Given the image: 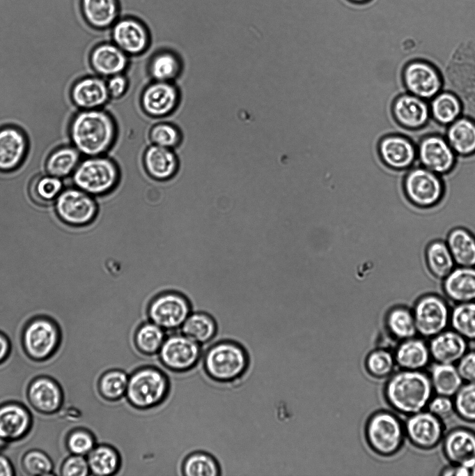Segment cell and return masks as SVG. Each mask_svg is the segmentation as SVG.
<instances>
[{"mask_svg":"<svg viewBox=\"0 0 475 476\" xmlns=\"http://www.w3.org/2000/svg\"><path fill=\"white\" fill-rule=\"evenodd\" d=\"M69 135L71 144L85 157L103 155L116 141L117 123L103 108L80 109L70 121Z\"/></svg>","mask_w":475,"mask_h":476,"instance_id":"6da1fadb","label":"cell"},{"mask_svg":"<svg viewBox=\"0 0 475 476\" xmlns=\"http://www.w3.org/2000/svg\"><path fill=\"white\" fill-rule=\"evenodd\" d=\"M176 373L157 366L146 365L129 375L125 398L133 407L150 410L169 400L171 379Z\"/></svg>","mask_w":475,"mask_h":476,"instance_id":"7a4b0ae2","label":"cell"},{"mask_svg":"<svg viewBox=\"0 0 475 476\" xmlns=\"http://www.w3.org/2000/svg\"><path fill=\"white\" fill-rule=\"evenodd\" d=\"M433 390L430 377L426 374L403 369L390 378L385 394L394 408L412 415L423 410L428 404Z\"/></svg>","mask_w":475,"mask_h":476,"instance_id":"3957f363","label":"cell"},{"mask_svg":"<svg viewBox=\"0 0 475 476\" xmlns=\"http://www.w3.org/2000/svg\"><path fill=\"white\" fill-rule=\"evenodd\" d=\"M201 362L210 378L219 383L229 384L245 374L249 358L240 344L226 339L204 348Z\"/></svg>","mask_w":475,"mask_h":476,"instance_id":"277c9868","label":"cell"},{"mask_svg":"<svg viewBox=\"0 0 475 476\" xmlns=\"http://www.w3.org/2000/svg\"><path fill=\"white\" fill-rule=\"evenodd\" d=\"M120 169L115 160L103 155L86 157L71 175L72 185L96 197L110 194L120 181Z\"/></svg>","mask_w":475,"mask_h":476,"instance_id":"5b68a950","label":"cell"},{"mask_svg":"<svg viewBox=\"0 0 475 476\" xmlns=\"http://www.w3.org/2000/svg\"><path fill=\"white\" fill-rule=\"evenodd\" d=\"M61 342L59 325L52 318L38 316L30 319L22 335V343L26 355L34 361L51 358Z\"/></svg>","mask_w":475,"mask_h":476,"instance_id":"8992f818","label":"cell"},{"mask_svg":"<svg viewBox=\"0 0 475 476\" xmlns=\"http://www.w3.org/2000/svg\"><path fill=\"white\" fill-rule=\"evenodd\" d=\"M54 209L64 223L81 227L95 221L100 206L96 197L71 185H65L56 197Z\"/></svg>","mask_w":475,"mask_h":476,"instance_id":"52a82bcc","label":"cell"},{"mask_svg":"<svg viewBox=\"0 0 475 476\" xmlns=\"http://www.w3.org/2000/svg\"><path fill=\"white\" fill-rule=\"evenodd\" d=\"M192 311L188 298L176 291L159 293L150 300L146 307L148 319L166 332L180 330Z\"/></svg>","mask_w":475,"mask_h":476,"instance_id":"ba28073f","label":"cell"},{"mask_svg":"<svg viewBox=\"0 0 475 476\" xmlns=\"http://www.w3.org/2000/svg\"><path fill=\"white\" fill-rule=\"evenodd\" d=\"M203 353V346L180 332H169L159 352L162 364L169 371L186 373L198 367Z\"/></svg>","mask_w":475,"mask_h":476,"instance_id":"9c48e42d","label":"cell"},{"mask_svg":"<svg viewBox=\"0 0 475 476\" xmlns=\"http://www.w3.org/2000/svg\"><path fill=\"white\" fill-rule=\"evenodd\" d=\"M412 312L417 332L426 337L445 330L450 323L451 309L446 298L434 293L418 298Z\"/></svg>","mask_w":475,"mask_h":476,"instance_id":"30bf717a","label":"cell"},{"mask_svg":"<svg viewBox=\"0 0 475 476\" xmlns=\"http://www.w3.org/2000/svg\"><path fill=\"white\" fill-rule=\"evenodd\" d=\"M409 202L420 208H433L442 200L444 187L439 176L425 167L410 170L403 182Z\"/></svg>","mask_w":475,"mask_h":476,"instance_id":"8fae6325","label":"cell"},{"mask_svg":"<svg viewBox=\"0 0 475 476\" xmlns=\"http://www.w3.org/2000/svg\"><path fill=\"white\" fill-rule=\"evenodd\" d=\"M366 436L371 447L381 455H391L400 447L403 427L395 415L387 412L374 414L368 421Z\"/></svg>","mask_w":475,"mask_h":476,"instance_id":"7c38bea8","label":"cell"},{"mask_svg":"<svg viewBox=\"0 0 475 476\" xmlns=\"http://www.w3.org/2000/svg\"><path fill=\"white\" fill-rule=\"evenodd\" d=\"M110 36L111 41L129 56L142 55L152 43L146 25L130 16L119 17L110 29Z\"/></svg>","mask_w":475,"mask_h":476,"instance_id":"4fadbf2b","label":"cell"},{"mask_svg":"<svg viewBox=\"0 0 475 476\" xmlns=\"http://www.w3.org/2000/svg\"><path fill=\"white\" fill-rule=\"evenodd\" d=\"M180 98V91L173 82L153 80L143 90L140 104L146 115L159 118L174 112Z\"/></svg>","mask_w":475,"mask_h":476,"instance_id":"5bb4252c","label":"cell"},{"mask_svg":"<svg viewBox=\"0 0 475 476\" xmlns=\"http://www.w3.org/2000/svg\"><path fill=\"white\" fill-rule=\"evenodd\" d=\"M26 132L15 125L0 128V171H12L24 160L29 151Z\"/></svg>","mask_w":475,"mask_h":476,"instance_id":"9a60e30c","label":"cell"},{"mask_svg":"<svg viewBox=\"0 0 475 476\" xmlns=\"http://www.w3.org/2000/svg\"><path fill=\"white\" fill-rule=\"evenodd\" d=\"M405 85L411 94L421 99L435 97L442 88V79L430 64L415 61L407 65L403 72Z\"/></svg>","mask_w":475,"mask_h":476,"instance_id":"2e32d148","label":"cell"},{"mask_svg":"<svg viewBox=\"0 0 475 476\" xmlns=\"http://www.w3.org/2000/svg\"><path fill=\"white\" fill-rule=\"evenodd\" d=\"M130 56L111 40L97 44L89 54V64L94 73L103 78L125 73Z\"/></svg>","mask_w":475,"mask_h":476,"instance_id":"e0dca14e","label":"cell"},{"mask_svg":"<svg viewBox=\"0 0 475 476\" xmlns=\"http://www.w3.org/2000/svg\"><path fill=\"white\" fill-rule=\"evenodd\" d=\"M70 97L79 110L102 109L110 100L107 81L97 75L77 79L72 86Z\"/></svg>","mask_w":475,"mask_h":476,"instance_id":"ac0fdd59","label":"cell"},{"mask_svg":"<svg viewBox=\"0 0 475 476\" xmlns=\"http://www.w3.org/2000/svg\"><path fill=\"white\" fill-rule=\"evenodd\" d=\"M405 431L414 445L430 449L440 441L443 427L439 418L429 411L421 410L410 415L405 424Z\"/></svg>","mask_w":475,"mask_h":476,"instance_id":"d6986e66","label":"cell"},{"mask_svg":"<svg viewBox=\"0 0 475 476\" xmlns=\"http://www.w3.org/2000/svg\"><path fill=\"white\" fill-rule=\"evenodd\" d=\"M27 399L32 408L49 415L58 412L62 406L63 394L60 385L48 376H39L29 383Z\"/></svg>","mask_w":475,"mask_h":476,"instance_id":"ffe728a7","label":"cell"},{"mask_svg":"<svg viewBox=\"0 0 475 476\" xmlns=\"http://www.w3.org/2000/svg\"><path fill=\"white\" fill-rule=\"evenodd\" d=\"M419 158L425 168L439 175L449 172L455 163L454 151L447 140L429 136L419 146Z\"/></svg>","mask_w":475,"mask_h":476,"instance_id":"44dd1931","label":"cell"},{"mask_svg":"<svg viewBox=\"0 0 475 476\" xmlns=\"http://www.w3.org/2000/svg\"><path fill=\"white\" fill-rule=\"evenodd\" d=\"M32 424L29 409L17 402H6L0 406V437L6 442L24 438Z\"/></svg>","mask_w":475,"mask_h":476,"instance_id":"7402d4cb","label":"cell"},{"mask_svg":"<svg viewBox=\"0 0 475 476\" xmlns=\"http://www.w3.org/2000/svg\"><path fill=\"white\" fill-rule=\"evenodd\" d=\"M143 164L146 174L159 182L172 179L179 169L178 158L173 149L152 144L143 153Z\"/></svg>","mask_w":475,"mask_h":476,"instance_id":"603a6c76","label":"cell"},{"mask_svg":"<svg viewBox=\"0 0 475 476\" xmlns=\"http://www.w3.org/2000/svg\"><path fill=\"white\" fill-rule=\"evenodd\" d=\"M445 298L455 304L475 301V266H458L442 280Z\"/></svg>","mask_w":475,"mask_h":476,"instance_id":"cb8c5ba5","label":"cell"},{"mask_svg":"<svg viewBox=\"0 0 475 476\" xmlns=\"http://www.w3.org/2000/svg\"><path fill=\"white\" fill-rule=\"evenodd\" d=\"M444 452L453 464L470 470L475 466V434L464 429L451 431L444 440Z\"/></svg>","mask_w":475,"mask_h":476,"instance_id":"d4e9b609","label":"cell"},{"mask_svg":"<svg viewBox=\"0 0 475 476\" xmlns=\"http://www.w3.org/2000/svg\"><path fill=\"white\" fill-rule=\"evenodd\" d=\"M378 153L382 162L394 169L409 167L416 156V151L412 142L398 135L383 137L378 144Z\"/></svg>","mask_w":475,"mask_h":476,"instance_id":"484cf974","label":"cell"},{"mask_svg":"<svg viewBox=\"0 0 475 476\" xmlns=\"http://www.w3.org/2000/svg\"><path fill=\"white\" fill-rule=\"evenodd\" d=\"M428 348L437 363L453 364L466 353V339L453 330H445L432 337Z\"/></svg>","mask_w":475,"mask_h":476,"instance_id":"4316f807","label":"cell"},{"mask_svg":"<svg viewBox=\"0 0 475 476\" xmlns=\"http://www.w3.org/2000/svg\"><path fill=\"white\" fill-rule=\"evenodd\" d=\"M393 114L397 122L408 129H417L427 122L430 110L423 99L412 94L398 97L393 105Z\"/></svg>","mask_w":475,"mask_h":476,"instance_id":"83f0119b","label":"cell"},{"mask_svg":"<svg viewBox=\"0 0 475 476\" xmlns=\"http://www.w3.org/2000/svg\"><path fill=\"white\" fill-rule=\"evenodd\" d=\"M86 22L98 30L109 29L120 17L118 0H81Z\"/></svg>","mask_w":475,"mask_h":476,"instance_id":"f1b7e54d","label":"cell"},{"mask_svg":"<svg viewBox=\"0 0 475 476\" xmlns=\"http://www.w3.org/2000/svg\"><path fill=\"white\" fill-rule=\"evenodd\" d=\"M180 330L204 348L215 339L218 327L215 319L210 314L203 311H192Z\"/></svg>","mask_w":475,"mask_h":476,"instance_id":"f546056e","label":"cell"},{"mask_svg":"<svg viewBox=\"0 0 475 476\" xmlns=\"http://www.w3.org/2000/svg\"><path fill=\"white\" fill-rule=\"evenodd\" d=\"M455 266H475V236L467 229L456 227L445 240Z\"/></svg>","mask_w":475,"mask_h":476,"instance_id":"4dcf8cb0","label":"cell"},{"mask_svg":"<svg viewBox=\"0 0 475 476\" xmlns=\"http://www.w3.org/2000/svg\"><path fill=\"white\" fill-rule=\"evenodd\" d=\"M180 56L171 49H160L150 59L148 71L153 81L173 82L182 72Z\"/></svg>","mask_w":475,"mask_h":476,"instance_id":"1f68e13d","label":"cell"},{"mask_svg":"<svg viewBox=\"0 0 475 476\" xmlns=\"http://www.w3.org/2000/svg\"><path fill=\"white\" fill-rule=\"evenodd\" d=\"M424 256L426 268L436 279L442 280L455 266L445 240L436 239L429 242Z\"/></svg>","mask_w":475,"mask_h":476,"instance_id":"d6a6232c","label":"cell"},{"mask_svg":"<svg viewBox=\"0 0 475 476\" xmlns=\"http://www.w3.org/2000/svg\"><path fill=\"white\" fill-rule=\"evenodd\" d=\"M87 461L91 475L97 476L117 475L121 458L118 450L107 444H98L88 454Z\"/></svg>","mask_w":475,"mask_h":476,"instance_id":"836d02e7","label":"cell"},{"mask_svg":"<svg viewBox=\"0 0 475 476\" xmlns=\"http://www.w3.org/2000/svg\"><path fill=\"white\" fill-rule=\"evenodd\" d=\"M80 160L81 153L73 145L61 146L48 155L45 162V172L65 179L72 175Z\"/></svg>","mask_w":475,"mask_h":476,"instance_id":"e575fe53","label":"cell"},{"mask_svg":"<svg viewBox=\"0 0 475 476\" xmlns=\"http://www.w3.org/2000/svg\"><path fill=\"white\" fill-rule=\"evenodd\" d=\"M430 357L429 348L420 339L410 338L397 348L395 362L405 370L419 371L428 362Z\"/></svg>","mask_w":475,"mask_h":476,"instance_id":"d590c367","label":"cell"},{"mask_svg":"<svg viewBox=\"0 0 475 476\" xmlns=\"http://www.w3.org/2000/svg\"><path fill=\"white\" fill-rule=\"evenodd\" d=\"M447 141L460 155L475 153V122L467 118H457L448 129Z\"/></svg>","mask_w":475,"mask_h":476,"instance_id":"8d00e7d4","label":"cell"},{"mask_svg":"<svg viewBox=\"0 0 475 476\" xmlns=\"http://www.w3.org/2000/svg\"><path fill=\"white\" fill-rule=\"evenodd\" d=\"M430 382L438 395L454 396L462 385V379L453 364H435L431 369Z\"/></svg>","mask_w":475,"mask_h":476,"instance_id":"74e56055","label":"cell"},{"mask_svg":"<svg viewBox=\"0 0 475 476\" xmlns=\"http://www.w3.org/2000/svg\"><path fill=\"white\" fill-rule=\"evenodd\" d=\"M64 180L47 174L36 176L29 185V194L32 200L40 205L54 204L56 197L65 187Z\"/></svg>","mask_w":475,"mask_h":476,"instance_id":"f35d334b","label":"cell"},{"mask_svg":"<svg viewBox=\"0 0 475 476\" xmlns=\"http://www.w3.org/2000/svg\"><path fill=\"white\" fill-rule=\"evenodd\" d=\"M167 332L153 322L147 320L137 328L134 341V344L142 354L155 355L165 340Z\"/></svg>","mask_w":475,"mask_h":476,"instance_id":"ab89813d","label":"cell"},{"mask_svg":"<svg viewBox=\"0 0 475 476\" xmlns=\"http://www.w3.org/2000/svg\"><path fill=\"white\" fill-rule=\"evenodd\" d=\"M386 325L391 334L397 339H408L417 333L412 309L405 306L391 308L387 315Z\"/></svg>","mask_w":475,"mask_h":476,"instance_id":"60d3db41","label":"cell"},{"mask_svg":"<svg viewBox=\"0 0 475 476\" xmlns=\"http://www.w3.org/2000/svg\"><path fill=\"white\" fill-rule=\"evenodd\" d=\"M182 475L219 476L221 469L217 459L210 453L196 451L190 453L183 461Z\"/></svg>","mask_w":475,"mask_h":476,"instance_id":"b9f144b4","label":"cell"},{"mask_svg":"<svg viewBox=\"0 0 475 476\" xmlns=\"http://www.w3.org/2000/svg\"><path fill=\"white\" fill-rule=\"evenodd\" d=\"M129 374L122 369H113L104 372L98 381V390L106 400L116 401L125 397Z\"/></svg>","mask_w":475,"mask_h":476,"instance_id":"7bdbcfd3","label":"cell"},{"mask_svg":"<svg viewBox=\"0 0 475 476\" xmlns=\"http://www.w3.org/2000/svg\"><path fill=\"white\" fill-rule=\"evenodd\" d=\"M449 323L465 339H475V301L455 304Z\"/></svg>","mask_w":475,"mask_h":476,"instance_id":"ee69618b","label":"cell"},{"mask_svg":"<svg viewBox=\"0 0 475 476\" xmlns=\"http://www.w3.org/2000/svg\"><path fill=\"white\" fill-rule=\"evenodd\" d=\"M430 112L435 119L442 124H451L458 118L461 112L459 99L453 93H437L431 102Z\"/></svg>","mask_w":475,"mask_h":476,"instance_id":"f6af8a7d","label":"cell"},{"mask_svg":"<svg viewBox=\"0 0 475 476\" xmlns=\"http://www.w3.org/2000/svg\"><path fill=\"white\" fill-rule=\"evenodd\" d=\"M24 475H54V463L43 451L33 449L27 451L22 459Z\"/></svg>","mask_w":475,"mask_h":476,"instance_id":"bcb514c9","label":"cell"},{"mask_svg":"<svg viewBox=\"0 0 475 476\" xmlns=\"http://www.w3.org/2000/svg\"><path fill=\"white\" fill-rule=\"evenodd\" d=\"M149 139L152 144L174 149L181 143L182 135L176 125L159 122L150 128Z\"/></svg>","mask_w":475,"mask_h":476,"instance_id":"7dc6e473","label":"cell"},{"mask_svg":"<svg viewBox=\"0 0 475 476\" xmlns=\"http://www.w3.org/2000/svg\"><path fill=\"white\" fill-rule=\"evenodd\" d=\"M454 396V409L458 415L466 421L475 422V383L462 385Z\"/></svg>","mask_w":475,"mask_h":476,"instance_id":"c3c4849f","label":"cell"},{"mask_svg":"<svg viewBox=\"0 0 475 476\" xmlns=\"http://www.w3.org/2000/svg\"><path fill=\"white\" fill-rule=\"evenodd\" d=\"M394 363V356L391 353L386 350L377 349L368 354L366 367L371 375L382 378L391 374Z\"/></svg>","mask_w":475,"mask_h":476,"instance_id":"681fc988","label":"cell"},{"mask_svg":"<svg viewBox=\"0 0 475 476\" xmlns=\"http://www.w3.org/2000/svg\"><path fill=\"white\" fill-rule=\"evenodd\" d=\"M66 445L70 454L87 456L95 447L97 443L95 436L90 431L78 428L69 433Z\"/></svg>","mask_w":475,"mask_h":476,"instance_id":"f907efd6","label":"cell"},{"mask_svg":"<svg viewBox=\"0 0 475 476\" xmlns=\"http://www.w3.org/2000/svg\"><path fill=\"white\" fill-rule=\"evenodd\" d=\"M85 456L71 454L63 462L60 475L86 476L91 475Z\"/></svg>","mask_w":475,"mask_h":476,"instance_id":"816d5d0a","label":"cell"},{"mask_svg":"<svg viewBox=\"0 0 475 476\" xmlns=\"http://www.w3.org/2000/svg\"><path fill=\"white\" fill-rule=\"evenodd\" d=\"M428 406V411L440 420L449 417L455 410L451 397L443 395L437 394V397L430 399Z\"/></svg>","mask_w":475,"mask_h":476,"instance_id":"f5cc1de1","label":"cell"},{"mask_svg":"<svg viewBox=\"0 0 475 476\" xmlns=\"http://www.w3.org/2000/svg\"><path fill=\"white\" fill-rule=\"evenodd\" d=\"M107 86L110 99H120L128 90L129 79L125 73L115 75L107 78Z\"/></svg>","mask_w":475,"mask_h":476,"instance_id":"db71d44e","label":"cell"},{"mask_svg":"<svg viewBox=\"0 0 475 476\" xmlns=\"http://www.w3.org/2000/svg\"><path fill=\"white\" fill-rule=\"evenodd\" d=\"M457 369L462 381L475 383V351L465 353L458 362Z\"/></svg>","mask_w":475,"mask_h":476,"instance_id":"11a10c76","label":"cell"},{"mask_svg":"<svg viewBox=\"0 0 475 476\" xmlns=\"http://www.w3.org/2000/svg\"><path fill=\"white\" fill-rule=\"evenodd\" d=\"M15 475V470L10 460L0 453V476Z\"/></svg>","mask_w":475,"mask_h":476,"instance_id":"9f6ffc18","label":"cell"},{"mask_svg":"<svg viewBox=\"0 0 475 476\" xmlns=\"http://www.w3.org/2000/svg\"><path fill=\"white\" fill-rule=\"evenodd\" d=\"M10 352L8 338L0 332V364L7 359Z\"/></svg>","mask_w":475,"mask_h":476,"instance_id":"6f0895ef","label":"cell"},{"mask_svg":"<svg viewBox=\"0 0 475 476\" xmlns=\"http://www.w3.org/2000/svg\"><path fill=\"white\" fill-rule=\"evenodd\" d=\"M442 475H455V476H467V475H471L470 473V470L467 468L461 466H458V465H453L452 466L446 468L444 470V471L442 473Z\"/></svg>","mask_w":475,"mask_h":476,"instance_id":"680465c9","label":"cell"},{"mask_svg":"<svg viewBox=\"0 0 475 476\" xmlns=\"http://www.w3.org/2000/svg\"><path fill=\"white\" fill-rule=\"evenodd\" d=\"M348 1L355 4V5H361V4H365L368 3L371 0H347Z\"/></svg>","mask_w":475,"mask_h":476,"instance_id":"91938a15","label":"cell"},{"mask_svg":"<svg viewBox=\"0 0 475 476\" xmlns=\"http://www.w3.org/2000/svg\"><path fill=\"white\" fill-rule=\"evenodd\" d=\"M7 443H8V442H6V440H4L3 439H2V438L0 437V452H1V450L6 447V445H7Z\"/></svg>","mask_w":475,"mask_h":476,"instance_id":"94428289","label":"cell"},{"mask_svg":"<svg viewBox=\"0 0 475 476\" xmlns=\"http://www.w3.org/2000/svg\"><path fill=\"white\" fill-rule=\"evenodd\" d=\"M471 475H475V466L470 469Z\"/></svg>","mask_w":475,"mask_h":476,"instance_id":"6125c7cd","label":"cell"}]
</instances>
